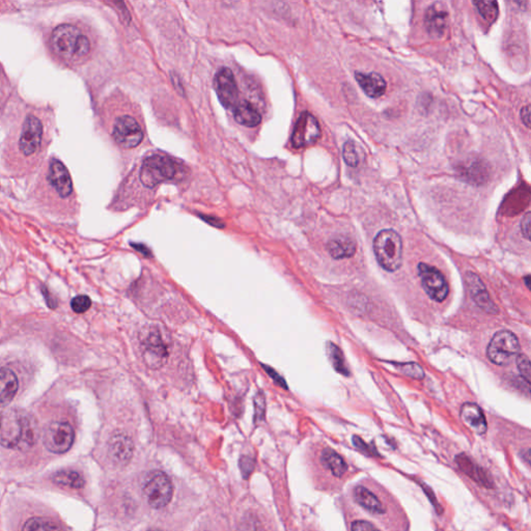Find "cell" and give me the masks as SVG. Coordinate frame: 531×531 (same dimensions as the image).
I'll return each instance as SVG.
<instances>
[{
	"mask_svg": "<svg viewBox=\"0 0 531 531\" xmlns=\"http://www.w3.org/2000/svg\"><path fill=\"white\" fill-rule=\"evenodd\" d=\"M46 134V125L43 119L34 112L28 114L11 138L10 157L15 158L17 166L20 168H28L36 163L44 149Z\"/></svg>",
	"mask_w": 531,
	"mask_h": 531,
	"instance_id": "1",
	"label": "cell"
},
{
	"mask_svg": "<svg viewBox=\"0 0 531 531\" xmlns=\"http://www.w3.org/2000/svg\"><path fill=\"white\" fill-rule=\"evenodd\" d=\"M50 46L67 65L79 64L92 48L88 36L78 26L69 23L54 28L50 36Z\"/></svg>",
	"mask_w": 531,
	"mask_h": 531,
	"instance_id": "3",
	"label": "cell"
},
{
	"mask_svg": "<svg viewBox=\"0 0 531 531\" xmlns=\"http://www.w3.org/2000/svg\"><path fill=\"white\" fill-rule=\"evenodd\" d=\"M0 78H1V68H0Z\"/></svg>",
	"mask_w": 531,
	"mask_h": 531,
	"instance_id": "45",
	"label": "cell"
},
{
	"mask_svg": "<svg viewBox=\"0 0 531 531\" xmlns=\"http://www.w3.org/2000/svg\"><path fill=\"white\" fill-rule=\"evenodd\" d=\"M355 78H356L359 86L365 93L366 96L372 98V99H378L387 92V81L379 73L356 72Z\"/></svg>",
	"mask_w": 531,
	"mask_h": 531,
	"instance_id": "16",
	"label": "cell"
},
{
	"mask_svg": "<svg viewBox=\"0 0 531 531\" xmlns=\"http://www.w3.org/2000/svg\"><path fill=\"white\" fill-rule=\"evenodd\" d=\"M398 366V370L401 372H404L407 376L413 377L415 379H424V372L422 368H420L418 364L416 363H404V364H396Z\"/></svg>",
	"mask_w": 531,
	"mask_h": 531,
	"instance_id": "33",
	"label": "cell"
},
{
	"mask_svg": "<svg viewBox=\"0 0 531 531\" xmlns=\"http://www.w3.org/2000/svg\"><path fill=\"white\" fill-rule=\"evenodd\" d=\"M461 417L471 430L482 435L487 432V420L482 409L473 403H466L462 406Z\"/></svg>",
	"mask_w": 531,
	"mask_h": 531,
	"instance_id": "19",
	"label": "cell"
},
{
	"mask_svg": "<svg viewBox=\"0 0 531 531\" xmlns=\"http://www.w3.org/2000/svg\"><path fill=\"white\" fill-rule=\"evenodd\" d=\"M520 351L518 337L511 331L502 330L496 333L487 349V356L492 363L507 365L513 361Z\"/></svg>",
	"mask_w": 531,
	"mask_h": 531,
	"instance_id": "8",
	"label": "cell"
},
{
	"mask_svg": "<svg viewBox=\"0 0 531 531\" xmlns=\"http://www.w3.org/2000/svg\"><path fill=\"white\" fill-rule=\"evenodd\" d=\"M52 482L55 485L69 489H81L86 485L83 476L72 469H62L52 476Z\"/></svg>",
	"mask_w": 531,
	"mask_h": 531,
	"instance_id": "25",
	"label": "cell"
},
{
	"mask_svg": "<svg viewBox=\"0 0 531 531\" xmlns=\"http://www.w3.org/2000/svg\"><path fill=\"white\" fill-rule=\"evenodd\" d=\"M40 429L34 415L19 408L6 409L0 415V445L8 450H30L36 445Z\"/></svg>",
	"mask_w": 531,
	"mask_h": 531,
	"instance_id": "2",
	"label": "cell"
},
{
	"mask_svg": "<svg viewBox=\"0 0 531 531\" xmlns=\"http://www.w3.org/2000/svg\"><path fill=\"white\" fill-rule=\"evenodd\" d=\"M521 120L526 127H530V105L524 106L521 110Z\"/></svg>",
	"mask_w": 531,
	"mask_h": 531,
	"instance_id": "40",
	"label": "cell"
},
{
	"mask_svg": "<svg viewBox=\"0 0 531 531\" xmlns=\"http://www.w3.org/2000/svg\"><path fill=\"white\" fill-rule=\"evenodd\" d=\"M374 251L377 261L385 270L394 272L402 265V238L394 229H383L376 236Z\"/></svg>",
	"mask_w": 531,
	"mask_h": 531,
	"instance_id": "4",
	"label": "cell"
},
{
	"mask_svg": "<svg viewBox=\"0 0 531 531\" xmlns=\"http://www.w3.org/2000/svg\"><path fill=\"white\" fill-rule=\"evenodd\" d=\"M517 361L518 370H519L520 374L523 377L524 380L530 384L531 378V368L530 358L525 355H519L516 359Z\"/></svg>",
	"mask_w": 531,
	"mask_h": 531,
	"instance_id": "34",
	"label": "cell"
},
{
	"mask_svg": "<svg viewBox=\"0 0 531 531\" xmlns=\"http://www.w3.org/2000/svg\"><path fill=\"white\" fill-rule=\"evenodd\" d=\"M456 462L458 463L459 467L461 468V469L463 470L469 478H471L472 480H476V483H480V485H483V487H492L491 480H490L488 474L483 471L482 468L476 465V464H474L471 459L468 458L466 455H459V456L457 457Z\"/></svg>",
	"mask_w": 531,
	"mask_h": 531,
	"instance_id": "22",
	"label": "cell"
},
{
	"mask_svg": "<svg viewBox=\"0 0 531 531\" xmlns=\"http://www.w3.org/2000/svg\"><path fill=\"white\" fill-rule=\"evenodd\" d=\"M133 247H135L136 249H138V250L142 251L144 255H147L149 253V249L147 248V247H144V248H142V247L140 246V244H133Z\"/></svg>",
	"mask_w": 531,
	"mask_h": 531,
	"instance_id": "43",
	"label": "cell"
},
{
	"mask_svg": "<svg viewBox=\"0 0 531 531\" xmlns=\"http://www.w3.org/2000/svg\"><path fill=\"white\" fill-rule=\"evenodd\" d=\"M142 490L147 504L153 509H162L168 506L173 497V483L162 471L151 472L145 478Z\"/></svg>",
	"mask_w": 531,
	"mask_h": 531,
	"instance_id": "9",
	"label": "cell"
},
{
	"mask_svg": "<svg viewBox=\"0 0 531 531\" xmlns=\"http://www.w3.org/2000/svg\"><path fill=\"white\" fill-rule=\"evenodd\" d=\"M476 8H478V12L482 15V17L485 20H487L489 23H493L494 21L497 19L498 13V4L496 1H476L474 2Z\"/></svg>",
	"mask_w": 531,
	"mask_h": 531,
	"instance_id": "30",
	"label": "cell"
},
{
	"mask_svg": "<svg viewBox=\"0 0 531 531\" xmlns=\"http://www.w3.org/2000/svg\"><path fill=\"white\" fill-rule=\"evenodd\" d=\"M418 273L422 279V287L429 297L436 302L445 300L450 290L444 275L435 267L424 263L418 265Z\"/></svg>",
	"mask_w": 531,
	"mask_h": 531,
	"instance_id": "12",
	"label": "cell"
},
{
	"mask_svg": "<svg viewBox=\"0 0 531 531\" xmlns=\"http://www.w3.org/2000/svg\"><path fill=\"white\" fill-rule=\"evenodd\" d=\"M214 88L220 103L225 108H235L237 106L239 90L235 76L231 69L221 68L214 78Z\"/></svg>",
	"mask_w": 531,
	"mask_h": 531,
	"instance_id": "14",
	"label": "cell"
},
{
	"mask_svg": "<svg viewBox=\"0 0 531 531\" xmlns=\"http://www.w3.org/2000/svg\"><path fill=\"white\" fill-rule=\"evenodd\" d=\"M240 467H241L243 476H244V478H247L250 476L253 468H255V461L250 457H243L241 461H240Z\"/></svg>",
	"mask_w": 531,
	"mask_h": 531,
	"instance_id": "36",
	"label": "cell"
},
{
	"mask_svg": "<svg viewBox=\"0 0 531 531\" xmlns=\"http://www.w3.org/2000/svg\"><path fill=\"white\" fill-rule=\"evenodd\" d=\"M42 191L60 201H69L74 194L72 179L62 162L52 159L48 162L42 180Z\"/></svg>",
	"mask_w": 531,
	"mask_h": 531,
	"instance_id": "6",
	"label": "cell"
},
{
	"mask_svg": "<svg viewBox=\"0 0 531 531\" xmlns=\"http://www.w3.org/2000/svg\"><path fill=\"white\" fill-rule=\"evenodd\" d=\"M75 439L72 426L66 422H51L45 429L43 443L49 452L56 455L65 454L70 450Z\"/></svg>",
	"mask_w": 531,
	"mask_h": 531,
	"instance_id": "10",
	"label": "cell"
},
{
	"mask_svg": "<svg viewBox=\"0 0 531 531\" xmlns=\"http://www.w3.org/2000/svg\"><path fill=\"white\" fill-rule=\"evenodd\" d=\"M234 116L235 120L240 125L246 126V127H255L260 125L262 121V116L257 112L255 106L251 105L249 102H241L234 108Z\"/></svg>",
	"mask_w": 531,
	"mask_h": 531,
	"instance_id": "23",
	"label": "cell"
},
{
	"mask_svg": "<svg viewBox=\"0 0 531 531\" xmlns=\"http://www.w3.org/2000/svg\"><path fill=\"white\" fill-rule=\"evenodd\" d=\"M321 462H322L323 466L330 470L333 476H337V478L344 476L348 470V466H347L344 459L330 448H325L323 450Z\"/></svg>",
	"mask_w": 531,
	"mask_h": 531,
	"instance_id": "26",
	"label": "cell"
},
{
	"mask_svg": "<svg viewBox=\"0 0 531 531\" xmlns=\"http://www.w3.org/2000/svg\"><path fill=\"white\" fill-rule=\"evenodd\" d=\"M180 166L175 160L162 155H154L144 160L140 169V181L145 187L154 188L166 181L180 177Z\"/></svg>",
	"mask_w": 531,
	"mask_h": 531,
	"instance_id": "5",
	"label": "cell"
},
{
	"mask_svg": "<svg viewBox=\"0 0 531 531\" xmlns=\"http://www.w3.org/2000/svg\"><path fill=\"white\" fill-rule=\"evenodd\" d=\"M328 251L335 259H347L356 253V244L351 238L340 236L328 243Z\"/></svg>",
	"mask_w": 531,
	"mask_h": 531,
	"instance_id": "24",
	"label": "cell"
},
{
	"mask_svg": "<svg viewBox=\"0 0 531 531\" xmlns=\"http://www.w3.org/2000/svg\"><path fill=\"white\" fill-rule=\"evenodd\" d=\"M19 382L14 370L8 368H0V407L12 402L18 391Z\"/></svg>",
	"mask_w": 531,
	"mask_h": 531,
	"instance_id": "20",
	"label": "cell"
},
{
	"mask_svg": "<svg viewBox=\"0 0 531 531\" xmlns=\"http://www.w3.org/2000/svg\"><path fill=\"white\" fill-rule=\"evenodd\" d=\"M320 137L321 127L318 120L309 112H303L299 116L293 131L292 140H290L293 147L296 149H302V147L316 144Z\"/></svg>",
	"mask_w": 531,
	"mask_h": 531,
	"instance_id": "13",
	"label": "cell"
},
{
	"mask_svg": "<svg viewBox=\"0 0 531 531\" xmlns=\"http://www.w3.org/2000/svg\"><path fill=\"white\" fill-rule=\"evenodd\" d=\"M465 177L470 181L482 182L483 175H487L485 168L483 166L482 162L472 161L471 163L464 166L463 173Z\"/></svg>",
	"mask_w": 531,
	"mask_h": 531,
	"instance_id": "31",
	"label": "cell"
},
{
	"mask_svg": "<svg viewBox=\"0 0 531 531\" xmlns=\"http://www.w3.org/2000/svg\"><path fill=\"white\" fill-rule=\"evenodd\" d=\"M265 396L263 394H259L255 398V420H262L265 414L266 406Z\"/></svg>",
	"mask_w": 531,
	"mask_h": 531,
	"instance_id": "35",
	"label": "cell"
},
{
	"mask_svg": "<svg viewBox=\"0 0 531 531\" xmlns=\"http://www.w3.org/2000/svg\"><path fill=\"white\" fill-rule=\"evenodd\" d=\"M530 213H526L523 219L521 221V231L522 235L526 240L530 239Z\"/></svg>",
	"mask_w": 531,
	"mask_h": 531,
	"instance_id": "38",
	"label": "cell"
},
{
	"mask_svg": "<svg viewBox=\"0 0 531 531\" xmlns=\"http://www.w3.org/2000/svg\"><path fill=\"white\" fill-rule=\"evenodd\" d=\"M22 531H64L53 520L48 518L34 517L28 519L23 525Z\"/></svg>",
	"mask_w": 531,
	"mask_h": 531,
	"instance_id": "27",
	"label": "cell"
},
{
	"mask_svg": "<svg viewBox=\"0 0 531 531\" xmlns=\"http://www.w3.org/2000/svg\"><path fill=\"white\" fill-rule=\"evenodd\" d=\"M467 283L471 292L472 298L476 301V304L483 309L485 313L497 314V307L494 304L493 301L490 298L485 285L480 281L478 275L473 273H467Z\"/></svg>",
	"mask_w": 531,
	"mask_h": 531,
	"instance_id": "17",
	"label": "cell"
},
{
	"mask_svg": "<svg viewBox=\"0 0 531 531\" xmlns=\"http://www.w3.org/2000/svg\"><path fill=\"white\" fill-rule=\"evenodd\" d=\"M42 292L43 294H44L45 300H46L47 304H48L50 309H55V307H58V303H56L55 299L51 296L49 290H47L46 288H42Z\"/></svg>",
	"mask_w": 531,
	"mask_h": 531,
	"instance_id": "41",
	"label": "cell"
},
{
	"mask_svg": "<svg viewBox=\"0 0 531 531\" xmlns=\"http://www.w3.org/2000/svg\"><path fill=\"white\" fill-rule=\"evenodd\" d=\"M342 157L349 166L357 168L363 160V152L354 142L349 140L342 147Z\"/></svg>",
	"mask_w": 531,
	"mask_h": 531,
	"instance_id": "28",
	"label": "cell"
},
{
	"mask_svg": "<svg viewBox=\"0 0 531 531\" xmlns=\"http://www.w3.org/2000/svg\"><path fill=\"white\" fill-rule=\"evenodd\" d=\"M353 495H354L357 504L370 513H375V515H382L387 511L381 500L370 490L363 487V485H358V487L355 488Z\"/></svg>",
	"mask_w": 531,
	"mask_h": 531,
	"instance_id": "21",
	"label": "cell"
},
{
	"mask_svg": "<svg viewBox=\"0 0 531 531\" xmlns=\"http://www.w3.org/2000/svg\"><path fill=\"white\" fill-rule=\"evenodd\" d=\"M134 445L132 440L125 434H116L110 439L108 454L116 463H128L133 455Z\"/></svg>",
	"mask_w": 531,
	"mask_h": 531,
	"instance_id": "18",
	"label": "cell"
},
{
	"mask_svg": "<svg viewBox=\"0 0 531 531\" xmlns=\"http://www.w3.org/2000/svg\"><path fill=\"white\" fill-rule=\"evenodd\" d=\"M142 347V357L144 363L152 370H159L168 358V349L161 331L156 327H151L144 330V335L140 337Z\"/></svg>",
	"mask_w": 531,
	"mask_h": 531,
	"instance_id": "7",
	"label": "cell"
},
{
	"mask_svg": "<svg viewBox=\"0 0 531 531\" xmlns=\"http://www.w3.org/2000/svg\"><path fill=\"white\" fill-rule=\"evenodd\" d=\"M203 219H205L207 222H209L210 224L214 225V227H223L224 225H223V223L221 222L220 220L217 218L214 217H207V216H203Z\"/></svg>",
	"mask_w": 531,
	"mask_h": 531,
	"instance_id": "42",
	"label": "cell"
},
{
	"mask_svg": "<svg viewBox=\"0 0 531 531\" xmlns=\"http://www.w3.org/2000/svg\"><path fill=\"white\" fill-rule=\"evenodd\" d=\"M530 276H526L525 277V283H526V287H527V288L530 287Z\"/></svg>",
	"mask_w": 531,
	"mask_h": 531,
	"instance_id": "44",
	"label": "cell"
},
{
	"mask_svg": "<svg viewBox=\"0 0 531 531\" xmlns=\"http://www.w3.org/2000/svg\"><path fill=\"white\" fill-rule=\"evenodd\" d=\"M327 352H328L329 358H330L331 363H332L335 370L344 375V376H349L348 368H347L346 363H344L342 351L335 344L329 342L328 346H327Z\"/></svg>",
	"mask_w": 531,
	"mask_h": 531,
	"instance_id": "29",
	"label": "cell"
},
{
	"mask_svg": "<svg viewBox=\"0 0 531 531\" xmlns=\"http://www.w3.org/2000/svg\"><path fill=\"white\" fill-rule=\"evenodd\" d=\"M90 307H92V301H90V297L86 296V295H80L71 301V307L76 314L86 313L90 309Z\"/></svg>",
	"mask_w": 531,
	"mask_h": 531,
	"instance_id": "32",
	"label": "cell"
},
{
	"mask_svg": "<svg viewBox=\"0 0 531 531\" xmlns=\"http://www.w3.org/2000/svg\"><path fill=\"white\" fill-rule=\"evenodd\" d=\"M263 368H265L267 374H268L269 376H270L271 378H272L273 380H274L275 382L277 383V384L281 385V387L288 388L287 383H285V381L283 380V377L279 376V375L277 374V372H275V370H273L272 368H269V366L267 365H263Z\"/></svg>",
	"mask_w": 531,
	"mask_h": 531,
	"instance_id": "39",
	"label": "cell"
},
{
	"mask_svg": "<svg viewBox=\"0 0 531 531\" xmlns=\"http://www.w3.org/2000/svg\"><path fill=\"white\" fill-rule=\"evenodd\" d=\"M424 25L429 34L434 39L445 36L448 28V10L443 4L436 2L426 10Z\"/></svg>",
	"mask_w": 531,
	"mask_h": 531,
	"instance_id": "15",
	"label": "cell"
},
{
	"mask_svg": "<svg viewBox=\"0 0 531 531\" xmlns=\"http://www.w3.org/2000/svg\"><path fill=\"white\" fill-rule=\"evenodd\" d=\"M112 137L123 149H134L142 144L144 132L135 119L123 116L114 121Z\"/></svg>",
	"mask_w": 531,
	"mask_h": 531,
	"instance_id": "11",
	"label": "cell"
},
{
	"mask_svg": "<svg viewBox=\"0 0 531 531\" xmlns=\"http://www.w3.org/2000/svg\"><path fill=\"white\" fill-rule=\"evenodd\" d=\"M352 531H380L379 530H377L376 527H375L372 524H370V522L363 521V520H359V521H355L354 523L352 524Z\"/></svg>",
	"mask_w": 531,
	"mask_h": 531,
	"instance_id": "37",
	"label": "cell"
}]
</instances>
